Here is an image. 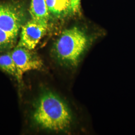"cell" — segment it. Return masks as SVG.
Returning <instances> with one entry per match:
<instances>
[{
  "label": "cell",
  "mask_w": 135,
  "mask_h": 135,
  "mask_svg": "<svg viewBox=\"0 0 135 135\" xmlns=\"http://www.w3.org/2000/svg\"><path fill=\"white\" fill-rule=\"evenodd\" d=\"M48 23L32 19L21 28L18 45L33 50L46 33Z\"/></svg>",
  "instance_id": "5"
},
{
  "label": "cell",
  "mask_w": 135,
  "mask_h": 135,
  "mask_svg": "<svg viewBox=\"0 0 135 135\" xmlns=\"http://www.w3.org/2000/svg\"><path fill=\"white\" fill-rule=\"evenodd\" d=\"M81 0H70L71 13L76 14L80 12Z\"/></svg>",
  "instance_id": "9"
},
{
  "label": "cell",
  "mask_w": 135,
  "mask_h": 135,
  "mask_svg": "<svg viewBox=\"0 0 135 135\" xmlns=\"http://www.w3.org/2000/svg\"><path fill=\"white\" fill-rule=\"evenodd\" d=\"M24 15L17 7L0 5V31L17 39L23 26Z\"/></svg>",
  "instance_id": "4"
},
{
  "label": "cell",
  "mask_w": 135,
  "mask_h": 135,
  "mask_svg": "<svg viewBox=\"0 0 135 135\" xmlns=\"http://www.w3.org/2000/svg\"><path fill=\"white\" fill-rule=\"evenodd\" d=\"M11 52L17 69L16 79L19 84L22 83L25 73L41 70L43 66L41 59L31 50L17 45Z\"/></svg>",
  "instance_id": "3"
},
{
  "label": "cell",
  "mask_w": 135,
  "mask_h": 135,
  "mask_svg": "<svg viewBox=\"0 0 135 135\" xmlns=\"http://www.w3.org/2000/svg\"><path fill=\"white\" fill-rule=\"evenodd\" d=\"M33 118L41 128L54 132L68 129L72 123V115L67 105L53 92H44L35 105Z\"/></svg>",
  "instance_id": "1"
},
{
  "label": "cell",
  "mask_w": 135,
  "mask_h": 135,
  "mask_svg": "<svg viewBox=\"0 0 135 135\" xmlns=\"http://www.w3.org/2000/svg\"><path fill=\"white\" fill-rule=\"evenodd\" d=\"M0 69L11 76L16 77L17 69L11 52L0 55Z\"/></svg>",
  "instance_id": "8"
},
{
  "label": "cell",
  "mask_w": 135,
  "mask_h": 135,
  "mask_svg": "<svg viewBox=\"0 0 135 135\" xmlns=\"http://www.w3.org/2000/svg\"><path fill=\"white\" fill-rule=\"evenodd\" d=\"M30 13L32 19L48 23L50 13L46 0H32Z\"/></svg>",
  "instance_id": "6"
},
{
  "label": "cell",
  "mask_w": 135,
  "mask_h": 135,
  "mask_svg": "<svg viewBox=\"0 0 135 135\" xmlns=\"http://www.w3.org/2000/svg\"><path fill=\"white\" fill-rule=\"evenodd\" d=\"M49 12L54 16L60 18L71 12L70 0H46Z\"/></svg>",
  "instance_id": "7"
},
{
  "label": "cell",
  "mask_w": 135,
  "mask_h": 135,
  "mask_svg": "<svg viewBox=\"0 0 135 135\" xmlns=\"http://www.w3.org/2000/svg\"><path fill=\"white\" fill-rule=\"evenodd\" d=\"M90 43L89 36L83 29L77 26L66 29L54 45V58L62 65L76 67L88 48Z\"/></svg>",
  "instance_id": "2"
}]
</instances>
